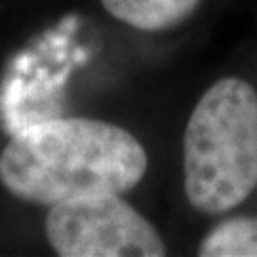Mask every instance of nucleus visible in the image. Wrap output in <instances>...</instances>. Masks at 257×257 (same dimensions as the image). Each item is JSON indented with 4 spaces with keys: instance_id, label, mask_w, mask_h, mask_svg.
Wrapping results in <instances>:
<instances>
[{
    "instance_id": "nucleus-1",
    "label": "nucleus",
    "mask_w": 257,
    "mask_h": 257,
    "mask_svg": "<svg viewBox=\"0 0 257 257\" xmlns=\"http://www.w3.org/2000/svg\"><path fill=\"white\" fill-rule=\"evenodd\" d=\"M147 153L128 130L93 118H55L12 138L0 181L16 198L55 206L88 194H124L141 183Z\"/></svg>"
},
{
    "instance_id": "nucleus-2",
    "label": "nucleus",
    "mask_w": 257,
    "mask_h": 257,
    "mask_svg": "<svg viewBox=\"0 0 257 257\" xmlns=\"http://www.w3.org/2000/svg\"><path fill=\"white\" fill-rule=\"evenodd\" d=\"M185 194L194 210L219 215L257 187V92L221 78L198 99L183 138Z\"/></svg>"
},
{
    "instance_id": "nucleus-5",
    "label": "nucleus",
    "mask_w": 257,
    "mask_h": 257,
    "mask_svg": "<svg viewBox=\"0 0 257 257\" xmlns=\"http://www.w3.org/2000/svg\"><path fill=\"white\" fill-rule=\"evenodd\" d=\"M200 255H257V219L236 217L221 223L202 242Z\"/></svg>"
},
{
    "instance_id": "nucleus-4",
    "label": "nucleus",
    "mask_w": 257,
    "mask_h": 257,
    "mask_svg": "<svg viewBox=\"0 0 257 257\" xmlns=\"http://www.w3.org/2000/svg\"><path fill=\"white\" fill-rule=\"evenodd\" d=\"M101 4L112 18L130 27L156 33L185 21L200 0H101Z\"/></svg>"
},
{
    "instance_id": "nucleus-3",
    "label": "nucleus",
    "mask_w": 257,
    "mask_h": 257,
    "mask_svg": "<svg viewBox=\"0 0 257 257\" xmlns=\"http://www.w3.org/2000/svg\"><path fill=\"white\" fill-rule=\"evenodd\" d=\"M50 246L61 257H162L158 230L120 194H88L50 208Z\"/></svg>"
}]
</instances>
